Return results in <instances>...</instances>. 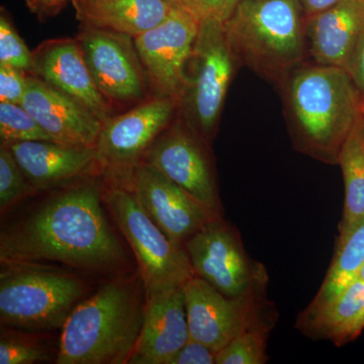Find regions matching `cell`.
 Segmentation results:
<instances>
[{
  "label": "cell",
  "mask_w": 364,
  "mask_h": 364,
  "mask_svg": "<svg viewBox=\"0 0 364 364\" xmlns=\"http://www.w3.org/2000/svg\"><path fill=\"white\" fill-rule=\"evenodd\" d=\"M95 181L59 191L0 234L1 263L52 261L91 272L123 267L127 252L105 217Z\"/></svg>",
  "instance_id": "1"
},
{
  "label": "cell",
  "mask_w": 364,
  "mask_h": 364,
  "mask_svg": "<svg viewBox=\"0 0 364 364\" xmlns=\"http://www.w3.org/2000/svg\"><path fill=\"white\" fill-rule=\"evenodd\" d=\"M279 85L294 148L326 164H338L360 117L361 95L346 69L304 62Z\"/></svg>",
  "instance_id": "2"
},
{
  "label": "cell",
  "mask_w": 364,
  "mask_h": 364,
  "mask_svg": "<svg viewBox=\"0 0 364 364\" xmlns=\"http://www.w3.org/2000/svg\"><path fill=\"white\" fill-rule=\"evenodd\" d=\"M145 306L140 272L107 282L67 318L56 363H129L142 329Z\"/></svg>",
  "instance_id": "3"
},
{
  "label": "cell",
  "mask_w": 364,
  "mask_h": 364,
  "mask_svg": "<svg viewBox=\"0 0 364 364\" xmlns=\"http://www.w3.org/2000/svg\"><path fill=\"white\" fill-rule=\"evenodd\" d=\"M306 21L299 0H243L224 26L239 66L279 85L305 62Z\"/></svg>",
  "instance_id": "4"
},
{
  "label": "cell",
  "mask_w": 364,
  "mask_h": 364,
  "mask_svg": "<svg viewBox=\"0 0 364 364\" xmlns=\"http://www.w3.org/2000/svg\"><path fill=\"white\" fill-rule=\"evenodd\" d=\"M0 318L26 330H54L64 324L85 294L77 277L38 263H1Z\"/></svg>",
  "instance_id": "5"
},
{
  "label": "cell",
  "mask_w": 364,
  "mask_h": 364,
  "mask_svg": "<svg viewBox=\"0 0 364 364\" xmlns=\"http://www.w3.org/2000/svg\"><path fill=\"white\" fill-rule=\"evenodd\" d=\"M239 64L224 21L200 20L178 107L182 122L210 142L217 132L228 90Z\"/></svg>",
  "instance_id": "6"
},
{
  "label": "cell",
  "mask_w": 364,
  "mask_h": 364,
  "mask_svg": "<svg viewBox=\"0 0 364 364\" xmlns=\"http://www.w3.org/2000/svg\"><path fill=\"white\" fill-rule=\"evenodd\" d=\"M102 198L135 254L146 294L183 287L196 277L186 249L169 240L130 188L112 186Z\"/></svg>",
  "instance_id": "7"
},
{
  "label": "cell",
  "mask_w": 364,
  "mask_h": 364,
  "mask_svg": "<svg viewBox=\"0 0 364 364\" xmlns=\"http://www.w3.org/2000/svg\"><path fill=\"white\" fill-rule=\"evenodd\" d=\"M196 277L228 298L259 296L265 272L248 257L238 233L222 218L212 220L184 244Z\"/></svg>",
  "instance_id": "8"
},
{
  "label": "cell",
  "mask_w": 364,
  "mask_h": 364,
  "mask_svg": "<svg viewBox=\"0 0 364 364\" xmlns=\"http://www.w3.org/2000/svg\"><path fill=\"white\" fill-rule=\"evenodd\" d=\"M200 23L196 14L174 6L162 23L134 38L139 58L157 97L181 100Z\"/></svg>",
  "instance_id": "9"
},
{
  "label": "cell",
  "mask_w": 364,
  "mask_h": 364,
  "mask_svg": "<svg viewBox=\"0 0 364 364\" xmlns=\"http://www.w3.org/2000/svg\"><path fill=\"white\" fill-rule=\"evenodd\" d=\"M208 142L179 122L165 129L144 156L164 176L215 214L223 215L214 165Z\"/></svg>",
  "instance_id": "10"
},
{
  "label": "cell",
  "mask_w": 364,
  "mask_h": 364,
  "mask_svg": "<svg viewBox=\"0 0 364 364\" xmlns=\"http://www.w3.org/2000/svg\"><path fill=\"white\" fill-rule=\"evenodd\" d=\"M130 188L153 222L176 245L186 242L205 225L223 215L198 202L176 182L145 161L130 169Z\"/></svg>",
  "instance_id": "11"
},
{
  "label": "cell",
  "mask_w": 364,
  "mask_h": 364,
  "mask_svg": "<svg viewBox=\"0 0 364 364\" xmlns=\"http://www.w3.org/2000/svg\"><path fill=\"white\" fill-rule=\"evenodd\" d=\"M183 291L189 337L215 353L241 333L263 324L258 296L228 298L198 277L186 282Z\"/></svg>",
  "instance_id": "12"
},
{
  "label": "cell",
  "mask_w": 364,
  "mask_h": 364,
  "mask_svg": "<svg viewBox=\"0 0 364 364\" xmlns=\"http://www.w3.org/2000/svg\"><path fill=\"white\" fill-rule=\"evenodd\" d=\"M178 102L156 97L102 124L97 143V163L114 170L133 168L167 128Z\"/></svg>",
  "instance_id": "13"
},
{
  "label": "cell",
  "mask_w": 364,
  "mask_h": 364,
  "mask_svg": "<svg viewBox=\"0 0 364 364\" xmlns=\"http://www.w3.org/2000/svg\"><path fill=\"white\" fill-rule=\"evenodd\" d=\"M78 42L95 85L105 97L131 102L145 95V70L133 38L85 26Z\"/></svg>",
  "instance_id": "14"
},
{
  "label": "cell",
  "mask_w": 364,
  "mask_h": 364,
  "mask_svg": "<svg viewBox=\"0 0 364 364\" xmlns=\"http://www.w3.org/2000/svg\"><path fill=\"white\" fill-rule=\"evenodd\" d=\"M21 105L54 142L76 147H97L102 122L77 100L40 78L28 76Z\"/></svg>",
  "instance_id": "15"
},
{
  "label": "cell",
  "mask_w": 364,
  "mask_h": 364,
  "mask_svg": "<svg viewBox=\"0 0 364 364\" xmlns=\"http://www.w3.org/2000/svg\"><path fill=\"white\" fill-rule=\"evenodd\" d=\"M188 339L183 287L146 294L142 329L129 363L169 364Z\"/></svg>",
  "instance_id": "16"
},
{
  "label": "cell",
  "mask_w": 364,
  "mask_h": 364,
  "mask_svg": "<svg viewBox=\"0 0 364 364\" xmlns=\"http://www.w3.org/2000/svg\"><path fill=\"white\" fill-rule=\"evenodd\" d=\"M33 71L41 80L87 107L102 124L111 117L79 42L67 39L46 43L33 54Z\"/></svg>",
  "instance_id": "17"
},
{
  "label": "cell",
  "mask_w": 364,
  "mask_h": 364,
  "mask_svg": "<svg viewBox=\"0 0 364 364\" xmlns=\"http://www.w3.org/2000/svg\"><path fill=\"white\" fill-rule=\"evenodd\" d=\"M364 32V0H340L306 18V50L314 63L346 68Z\"/></svg>",
  "instance_id": "18"
},
{
  "label": "cell",
  "mask_w": 364,
  "mask_h": 364,
  "mask_svg": "<svg viewBox=\"0 0 364 364\" xmlns=\"http://www.w3.org/2000/svg\"><path fill=\"white\" fill-rule=\"evenodd\" d=\"M4 145L11 150L36 191L75 178L97 163V147H76L54 141Z\"/></svg>",
  "instance_id": "19"
},
{
  "label": "cell",
  "mask_w": 364,
  "mask_h": 364,
  "mask_svg": "<svg viewBox=\"0 0 364 364\" xmlns=\"http://www.w3.org/2000/svg\"><path fill=\"white\" fill-rule=\"evenodd\" d=\"M86 26L136 38L162 23L173 9L165 0H74Z\"/></svg>",
  "instance_id": "20"
},
{
  "label": "cell",
  "mask_w": 364,
  "mask_h": 364,
  "mask_svg": "<svg viewBox=\"0 0 364 364\" xmlns=\"http://www.w3.org/2000/svg\"><path fill=\"white\" fill-rule=\"evenodd\" d=\"M364 308V284L355 279L336 299L309 306L299 327L309 336L331 340L340 346L350 341L352 328Z\"/></svg>",
  "instance_id": "21"
},
{
  "label": "cell",
  "mask_w": 364,
  "mask_h": 364,
  "mask_svg": "<svg viewBox=\"0 0 364 364\" xmlns=\"http://www.w3.org/2000/svg\"><path fill=\"white\" fill-rule=\"evenodd\" d=\"M364 263V219L339 232L336 252L320 291L310 306L329 303L358 279Z\"/></svg>",
  "instance_id": "22"
},
{
  "label": "cell",
  "mask_w": 364,
  "mask_h": 364,
  "mask_svg": "<svg viewBox=\"0 0 364 364\" xmlns=\"http://www.w3.org/2000/svg\"><path fill=\"white\" fill-rule=\"evenodd\" d=\"M338 165L343 176L345 193L340 232L364 219V132L360 119L342 147Z\"/></svg>",
  "instance_id": "23"
},
{
  "label": "cell",
  "mask_w": 364,
  "mask_h": 364,
  "mask_svg": "<svg viewBox=\"0 0 364 364\" xmlns=\"http://www.w3.org/2000/svg\"><path fill=\"white\" fill-rule=\"evenodd\" d=\"M267 335L264 324L246 330L215 353V364L267 363Z\"/></svg>",
  "instance_id": "24"
},
{
  "label": "cell",
  "mask_w": 364,
  "mask_h": 364,
  "mask_svg": "<svg viewBox=\"0 0 364 364\" xmlns=\"http://www.w3.org/2000/svg\"><path fill=\"white\" fill-rule=\"evenodd\" d=\"M0 138L1 144L53 141L23 105L9 102H0Z\"/></svg>",
  "instance_id": "25"
},
{
  "label": "cell",
  "mask_w": 364,
  "mask_h": 364,
  "mask_svg": "<svg viewBox=\"0 0 364 364\" xmlns=\"http://www.w3.org/2000/svg\"><path fill=\"white\" fill-rule=\"evenodd\" d=\"M36 189L21 168L11 150L0 148V210L2 214Z\"/></svg>",
  "instance_id": "26"
},
{
  "label": "cell",
  "mask_w": 364,
  "mask_h": 364,
  "mask_svg": "<svg viewBox=\"0 0 364 364\" xmlns=\"http://www.w3.org/2000/svg\"><path fill=\"white\" fill-rule=\"evenodd\" d=\"M0 336V364H33L50 359L49 350L33 337L4 328Z\"/></svg>",
  "instance_id": "27"
},
{
  "label": "cell",
  "mask_w": 364,
  "mask_h": 364,
  "mask_svg": "<svg viewBox=\"0 0 364 364\" xmlns=\"http://www.w3.org/2000/svg\"><path fill=\"white\" fill-rule=\"evenodd\" d=\"M0 64L23 71L33 68V54L4 16L0 18Z\"/></svg>",
  "instance_id": "28"
},
{
  "label": "cell",
  "mask_w": 364,
  "mask_h": 364,
  "mask_svg": "<svg viewBox=\"0 0 364 364\" xmlns=\"http://www.w3.org/2000/svg\"><path fill=\"white\" fill-rule=\"evenodd\" d=\"M25 71L0 64V102L21 105L26 90Z\"/></svg>",
  "instance_id": "29"
},
{
  "label": "cell",
  "mask_w": 364,
  "mask_h": 364,
  "mask_svg": "<svg viewBox=\"0 0 364 364\" xmlns=\"http://www.w3.org/2000/svg\"><path fill=\"white\" fill-rule=\"evenodd\" d=\"M215 352L207 345L189 337L188 342L177 352L169 364H214Z\"/></svg>",
  "instance_id": "30"
},
{
  "label": "cell",
  "mask_w": 364,
  "mask_h": 364,
  "mask_svg": "<svg viewBox=\"0 0 364 364\" xmlns=\"http://www.w3.org/2000/svg\"><path fill=\"white\" fill-rule=\"evenodd\" d=\"M243 0H193L195 13L200 20L227 21Z\"/></svg>",
  "instance_id": "31"
},
{
  "label": "cell",
  "mask_w": 364,
  "mask_h": 364,
  "mask_svg": "<svg viewBox=\"0 0 364 364\" xmlns=\"http://www.w3.org/2000/svg\"><path fill=\"white\" fill-rule=\"evenodd\" d=\"M345 69L350 75L361 97H364V32L359 38Z\"/></svg>",
  "instance_id": "32"
},
{
  "label": "cell",
  "mask_w": 364,
  "mask_h": 364,
  "mask_svg": "<svg viewBox=\"0 0 364 364\" xmlns=\"http://www.w3.org/2000/svg\"><path fill=\"white\" fill-rule=\"evenodd\" d=\"M306 18L324 11L339 2L340 0H299Z\"/></svg>",
  "instance_id": "33"
},
{
  "label": "cell",
  "mask_w": 364,
  "mask_h": 364,
  "mask_svg": "<svg viewBox=\"0 0 364 364\" xmlns=\"http://www.w3.org/2000/svg\"><path fill=\"white\" fill-rule=\"evenodd\" d=\"M364 329V308L363 310L361 311L360 315L356 320L355 324H354L353 328H352L350 341L355 338H358L359 335L361 334V332L363 331Z\"/></svg>",
  "instance_id": "34"
},
{
  "label": "cell",
  "mask_w": 364,
  "mask_h": 364,
  "mask_svg": "<svg viewBox=\"0 0 364 364\" xmlns=\"http://www.w3.org/2000/svg\"><path fill=\"white\" fill-rule=\"evenodd\" d=\"M165 1L168 2L172 6L181 7V9H186V11L196 14L195 9H193V0H165Z\"/></svg>",
  "instance_id": "35"
},
{
  "label": "cell",
  "mask_w": 364,
  "mask_h": 364,
  "mask_svg": "<svg viewBox=\"0 0 364 364\" xmlns=\"http://www.w3.org/2000/svg\"><path fill=\"white\" fill-rule=\"evenodd\" d=\"M38 4L45 7H53L60 6V4L65 2L66 0H36Z\"/></svg>",
  "instance_id": "36"
},
{
  "label": "cell",
  "mask_w": 364,
  "mask_h": 364,
  "mask_svg": "<svg viewBox=\"0 0 364 364\" xmlns=\"http://www.w3.org/2000/svg\"><path fill=\"white\" fill-rule=\"evenodd\" d=\"M360 119L361 126H363V132H364V97H361V105H360Z\"/></svg>",
  "instance_id": "37"
},
{
  "label": "cell",
  "mask_w": 364,
  "mask_h": 364,
  "mask_svg": "<svg viewBox=\"0 0 364 364\" xmlns=\"http://www.w3.org/2000/svg\"><path fill=\"white\" fill-rule=\"evenodd\" d=\"M356 279L360 280V282H363L364 284V263L363 264V267H361L360 269H359L358 279Z\"/></svg>",
  "instance_id": "38"
}]
</instances>
